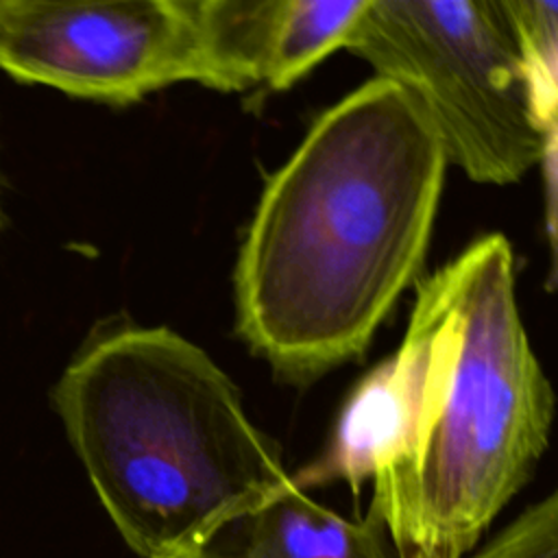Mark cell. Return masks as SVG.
Wrapping results in <instances>:
<instances>
[{
	"label": "cell",
	"mask_w": 558,
	"mask_h": 558,
	"mask_svg": "<svg viewBox=\"0 0 558 558\" xmlns=\"http://www.w3.org/2000/svg\"><path fill=\"white\" fill-rule=\"evenodd\" d=\"M366 0H192L198 83L288 89L347 37Z\"/></svg>",
	"instance_id": "8992f818"
},
{
	"label": "cell",
	"mask_w": 558,
	"mask_h": 558,
	"mask_svg": "<svg viewBox=\"0 0 558 558\" xmlns=\"http://www.w3.org/2000/svg\"><path fill=\"white\" fill-rule=\"evenodd\" d=\"M344 48L418 102L469 179L517 183L554 155L504 0H366Z\"/></svg>",
	"instance_id": "277c9868"
},
{
	"label": "cell",
	"mask_w": 558,
	"mask_h": 558,
	"mask_svg": "<svg viewBox=\"0 0 558 558\" xmlns=\"http://www.w3.org/2000/svg\"><path fill=\"white\" fill-rule=\"evenodd\" d=\"M375 512L344 519L290 480L227 523L194 558H392Z\"/></svg>",
	"instance_id": "52a82bcc"
},
{
	"label": "cell",
	"mask_w": 558,
	"mask_h": 558,
	"mask_svg": "<svg viewBox=\"0 0 558 558\" xmlns=\"http://www.w3.org/2000/svg\"><path fill=\"white\" fill-rule=\"evenodd\" d=\"M4 227V211H2V185H0V231Z\"/></svg>",
	"instance_id": "30bf717a"
},
{
	"label": "cell",
	"mask_w": 558,
	"mask_h": 558,
	"mask_svg": "<svg viewBox=\"0 0 558 558\" xmlns=\"http://www.w3.org/2000/svg\"><path fill=\"white\" fill-rule=\"evenodd\" d=\"M554 392L530 344L501 233L418 281L405 338L347 403L299 488L371 480L397 558H464L549 445Z\"/></svg>",
	"instance_id": "6da1fadb"
},
{
	"label": "cell",
	"mask_w": 558,
	"mask_h": 558,
	"mask_svg": "<svg viewBox=\"0 0 558 558\" xmlns=\"http://www.w3.org/2000/svg\"><path fill=\"white\" fill-rule=\"evenodd\" d=\"M519 48L532 74L541 109L556 122V15L558 4L545 0H504Z\"/></svg>",
	"instance_id": "ba28073f"
},
{
	"label": "cell",
	"mask_w": 558,
	"mask_h": 558,
	"mask_svg": "<svg viewBox=\"0 0 558 558\" xmlns=\"http://www.w3.org/2000/svg\"><path fill=\"white\" fill-rule=\"evenodd\" d=\"M0 70L107 105L198 83L192 0H0Z\"/></svg>",
	"instance_id": "5b68a950"
},
{
	"label": "cell",
	"mask_w": 558,
	"mask_h": 558,
	"mask_svg": "<svg viewBox=\"0 0 558 558\" xmlns=\"http://www.w3.org/2000/svg\"><path fill=\"white\" fill-rule=\"evenodd\" d=\"M469 558H558V495L532 504Z\"/></svg>",
	"instance_id": "9c48e42d"
},
{
	"label": "cell",
	"mask_w": 558,
	"mask_h": 558,
	"mask_svg": "<svg viewBox=\"0 0 558 558\" xmlns=\"http://www.w3.org/2000/svg\"><path fill=\"white\" fill-rule=\"evenodd\" d=\"M52 408L140 558H194L292 480L233 379L161 325L94 331L57 379Z\"/></svg>",
	"instance_id": "3957f363"
},
{
	"label": "cell",
	"mask_w": 558,
	"mask_h": 558,
	"mask_svg": "<svg viewBox=\"0 0 558 558\" xmlns=\"http://www.w3.org/2000/svg\"><path fill=\"white\" fill-rule=\"evenodd\" d=\"M447 157L418 102L373 76L268 179L233 270L235 325L277 375L360 357L416 279Z\"/></svg>",
	"instance_id": "7a4b0ae2"
}]
</instances>
